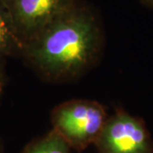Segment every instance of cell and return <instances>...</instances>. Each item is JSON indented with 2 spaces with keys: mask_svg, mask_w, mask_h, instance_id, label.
<instances>
[{
  "mask_svg": "<svg viewBox=\"0 0 153 153\" xmlns=\"http://www.w3.org/2000/svg\"><path fill=\"white\" fill-rule=\"evenodd\" d=\"M104 35L91 8L77 1L25 45L22 59L46 82L84 75L99 61Z\"/></svg>",
  "mask_w": 153,
  "mask_h": 153,
  "instance_id": "obj_1",
  "label": "cell"
},
{
  "mask_svg": "<svg viewBox=\"0 0 153 153\" xmlns=\"http://www.w3.org/2000/svg\"><path fill=\"white\" fill-rule=\"evenodd\" d=\"M108 117L105 107L98 101L74 99L56 105L50 120L52 129L71 149L82 152L95 143Z\"/></svg>",
  "mask_w": 153,
  "mask_h": 153,
  "instance_id": "obj_2",
  "label": "cell"
},
{
  "mask_svg": "<svg viewBox=\"0 0 153 153\" xmlns=\"http://www.w3.org/2000/svg\"><path fill=\"white\" fill-rule=\"evenodd\" d=\"M94 145L98 153H153V140L144 121L123 110L108 117Z\"/></svg>",
  "mask_w": 153,
  "mask_h": 153,
  "instance_id": "obj_3",
  "label": "cell"
},
{
  "mask_svg": "<svg viewBox=\"0 0 153 153\" xmlns=\"http://www.w3.org/2000/svg\"><path fill=\"white\" fill-rule=\"evenodd\" d=\"M76 0H4L20 37L27 44Z\"/></svg>",
  "mask_w": 153,
  "mask_h": 153,
  "instance_id": "obj_4",
  "label": "cell"
},
{
  "mask_svg": "<svg viewBox=\"0 0 153 153\" xmlns=\"http://www.w3.org/2000/svg\"><path fill=\"white\" fill-rule=\"evenodd\" d=\"M25 45L4 0H0V58H22Z\"/></svg>",
  "mask_w": 153,
  "mask_h": 153,
  "instance_id": "obj_5",
  "label": "cell"
},
{
  "mask_svg": "<svg viewBox=\"0 0 153 153\" xmlns=\"http://www.w3.org/2000/svg\"><path fill=\"white\" fill-rule=\"evenodd\" d=\"M71 148L53 129L45 135L33 140L21 153H71Z\"/></svg>",
  "mask_w": 153,
  "mask_h": 153,
  "instance_id": "obj_6",
  "label": "cell"
},
{
  "mask_svg": "<svg viewBox=\"0 0 153 153\" xmlns=\"http://www.w3.org/2000/svg\"><path fill=\"white\" fill-rule=\"evenodd\" d=\"M4 59L0 58V99L4 89L5 85V67H4Z\"/></svg>",
  "mask_w": 153,
  "mask_h": 153,
  "instance_id": "obj_7",
  "label": "cell"
},
{
  "mask_svg": "<svg viewBox=\"0 0 153 153\" xmlns=\"http://www.w3.org/2000/svg\"><path fill=\"white\" fill-rule=\"evenodd\" d=\"M146 5L149 6L153 9V0H141Z\"/></svg>",
  "mask_w": 153,
  "mask_h": 153,
  "instance_id": "obj_8",
  "label": "cell"
},
{
  "mask_svg": "<svg viewBox=\"0 0 153 153\" xmlns=\"http://www.w3.org/2000/svg\"><path fill=\"white\" fill-rule=\"evenodd\" d=\"M0 153H4V150H3V146L1 143H0Z\"/></svg>",
  "mask_w": 153,
  "mask_h": 153,
  "instance_id": "obj_9",
  "label": "cell"
}]
</instances>
